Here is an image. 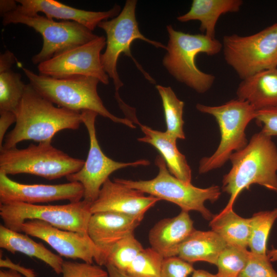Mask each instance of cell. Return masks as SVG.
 Segmentation results:
<instances>
[{
  "instance_id": "b9f144b4",
  "label": "cell",
  "mask_w": 277,
  "mask_h": 277,
  "mask_svg": "<svg viewBox=\"0 0 277 277\" xmlns=\"http://www.w3.org/2000/svg\"><path fill=\"white\" fill-rule=\"evenodd\" d=\"M267 255L271 262H277V249H273L268 251Z\"/></svg>"
},
{
  "instance_id": "ac0fdd59",
  "label": "cell",
  "mask_w": 277,
  "mask_h": 277,
  "mask_svg": "<svg viewBox=\"0 0 277 277\" xmlns=\"http://www.w3.org/2000/svg\"><path fill=\"white\" fill-rule=\"evenodd\" d=\"M141 222L136 217L117 212H96L89 219L87 234L102 252L133 233Z\"/></svg>"
},
{
  "instance_id": "3957f363",
  "label": "cell",
  "mask_w": 277,
  "mask_h": 277,
  "mask_svg": "<svg viewBox=\"0 0 277 277\" xmlns=\"http://www.w3.org/2000/svg\"><path fill=\"white\" fill-rule=\"evenodd\" d=\"M169 40L163 65L177 81L199 93L208 91L215 77L196 66L195 58L201 53L213 56L223 49L222 43L205 34H191L166 27Z\"/></svg>"
},
{
  "instance_id": "836d02e7",
  "label": "cell",
  "mask_w": 277,
  "mask_h": 277,
  "mask_svg": "<svg viewBox=\"0 0 277 277\" xmlns=\"http://www.w3.org/2000/svg\"><path fill=\"white\" fill-rule=\"evenodd\" d=\"M194 269L192 263L177 256L164 258L160 277H187Z\"/></svg>"
},
{
  "instance_id": "9a60e30c",
  "label": "cell",
  "mask_w": 277,
  "mask_h": 277,
  "mask_svg": "<svg viewBox=\"0 0 277 277\" xmlns=\"http://www.w3.org/2000/svg\"><path fill=\"white\" fill-rule=\"evenodd\" d=\"M84 188L77 182L55 184H25L0 173V204L22 202L31 204L68 200L78 202L83 198Z\"/></svg>"
},
{
  "instance_id": "8d00e7d4",
  "label": "cell",
  "mask_w": 277,
  "mask_h": 277,
  "mask_svg": "<svg viewBox=\"0 0 277 277\" xmlns=\"http://www.w3.org/2000/svg\"><path fill=\"white\" fill-rule=\"evenodd\" d=\"M15 114L10 111H0V148L8 128L13 123H16Z\"/></svg>"
},
{
  "instance_id": "8992f818",
  "label": "cell",
  "mask_w": 277,
  "mask_h": 277,
  "mask_svg": "<svg viewBox=\"0 0 277 277\" xmlns=\"http://www.w3.org/2000/svg\"><path fill=\"white\" fill-rule=\"evenodd\" d=\"M85 162L54 147L52 141L0 150V173L7 175L27 173L53 180L77 172Z\"/></svg>"
},
{
  "instance_id": "d4e9b609",
  "label": "cell",
  "mask_w": 277,
  "mask_h": 277,
  "mask_svg": "<svg viewBox=\"0 0 277 277\" xmlns=\"http://www.w3.org/2000/svg\"><path fill=\"white\" fill-rule=\"evenodd\" d=\"M16 59L9 50L0 55V111L12 112L17 109L27 84L21 74L11 69Z\"/></svg>"
},
{
  "instance_id": "74e56055",
  "label": "cell",
  "mask_w": 277,
  "mask_h": 277,
  "mask_svg": "<svg viewBox=\"0 0 277 277\" xmlns=\"http://www.w3.org/2000/svg\"><path fill=\"white\" fill-rule=\"evenodd\" d=\"M16 3V1L13 0H1V15L2 16L4 14L15 10L18 6Z\"/></svg>"
},
{
  "instance_id": "1f68e13d",
  "label": "cell",
  "mask_w": 277,
  "mask_h": 277,
  "mask_svg": "<svg viewBox=\"0 0 277 277\" xmlns=\"http://www.w3.org/2000/svg\"><path fill=\"white\" fill-rule=\"evenodd\" d=\"M267 254L250 252L248 261L238 277H277Z\"/></svg>"
},
{
  "instance_id": "f35d334b",
  "label": "cell",
  "mask_w": 277,
  "mask_h": 277,
  "mask_svg": "<svg viewBox=\"0 0 277 277\" xmlns=\"http://www.w3.org/2000/svg\"><path fill=\"white\" fill-rule=\"evenodd\" d=\"M109 277H132L125 272L119 270L111 265L105 266Z\"/></svg>"
},
{
  "instance_id": "ffe728a7",
  "label": "cell",
  "mask_w": 277,
  "mask_h": 277,
  "mask_svg": "<svg viewBox=\"0 0 277 277\" xmlns=\"http://www.w3.org/2000/svg\"><path fill=\"white\" fill-rule=\"evenodd\" d=\"M237 98L260 110L277 106V68L256 73L239 84Z\"/></svg>"
},
{
  "instance_id": "ba28073f",
  "label": "cell",
  "mask_w": 277,
  "mask_h": 277,
  "mask_svg": "<svg viewBox=\"0 0 277 277\" xmlns=\"http://www.w3.org/2000/svg\"><path fill=\"white\" fill-rule=\"evenodd\" d=\"M224 60L242 80L260 71L277 68V22L247 36L225 35Z\"/></svg>"
},
{
  "instance_id": "d6a6232c",
  "label": "cell",
  "mask_w": 277,
  "mask_h": 277,
  "mask_svg": "<svg viewBox=\"0 0 277 277\" xmlns=\"http://www.w3.org/2000/svg\"><path fill=\"white\" fill-rule=\"evenodd\" d=\"M62 277H109L107 270L98 265L64 261Z\"/></svg>"
},
{
  "instance_id": "277c9868",
  "label": "cell",
  "mask_w": 277,
  "mask_h": 277,
  "mask_svg": "<svg viewBox=\"0 0 277 277\" xmlns=\"http://www.w3.org/2000/svg\"><path fill=\"white\" fill-rule=\"evenodd\" d=\"M23 70L29 84L57 107L80 112L92 111L113 122L135 128L131 121L114 115L105 107L97 92L100 82L97 78L85 76L56 78L36 74L26 68Z\"/></svg>"
},
{
  "instance_id": "7a4b0ae2",
  "label": "cell",
  "mask_w": 277,
  "mask_h": 277,
  "mask_svg": "<svg viewBox=\"0 0 277 277\" xmlns=\"http://www.w3.org/2000/svg\"><path fill=\"white\" fill-rule=\"evenodd\" d=\"M229 160L231 168L222 181V191L229 195L224 209H233L239 194L253 184L277 192V147L271 137L261 131L254 134Z\"/></svg>"
},
{
  "instance_id": "ab89813d",
  "label": "cell",
  "mask_w": 277,
  "mask_h": 277,
  "mask_svg": "<svg viewBox=\"0 0 277 277\" xmlns=\"http://www.w3.org/2000/svg\"><path fill=\"white\" fill-rule=\"evenodd\" d=\"M0 277H25L16 271L12 269L5 270L1 269L0 270Z\"/></svg>"
},
{
  "instance_id": "30bf717a",
  "label": "cell",
  "mask_w": 277,
  "mask_h": 277,
  "mask_svg": "<svg viewBox=\"0 0 277 277\" xmlns=\"http://www.w3.org/2000/svg\"><path fill=\"white\" fill-rule=\"evenodd\" d=\"M3 25L22 24L33 28L43 37L41 51L31 58L34 65L86 44L98 36L83 25L73 21L56 22L39 14H28L17 9L2 16Z\"/></svg>"
},
{
  "instance_id": "cb8c5ba5",
  "label": "cell",
  "mask_w": 277,
  "mask_h": 277,
  "mask_svg": "<svg viewBox=\"0 0 277 277\" xmlns=\"http://www.w3.org/2000/svg\"><path fill=\"white\" fill-rule=\"evenodd\" d=\"M227 245L214 231L195 229L179 246L177 256L192 264L203 261L216 265L220 253Z\"/></svg>"
},
{
  "instance_id": "2e32d148",
  "label": "cell",
  "mask_w": 277,
  "mask_h": 277,
  "mask_svg": "<svg viewBox=\"0 0 277 277\" xmlns=\"http://www.w3.org/2000/svg\"><path fill=\"white\" fill-rule=\"evenodd\" d=\"M160 201L156 197L145 196L140 190L109 178L103 184L97 199L92 203L90 210L92 213L117 212L142 221L145 213Z\"/></svg>"
},
{
  "instance_id": "83f0119b",
  "label": "cell",
  "mask_w": 277,
  "mask_h": 277,
  "mask_svg": "<svg viewBox=\"0 0 277 277\" xmlns=\"http://www.w3.org/2000/svg\"><path fill=\"white\" fill-rule=\"evenodd\" d=\"M155 87L162 101L167 127L165 132L176 140L185 139L183 119L184 102L177 98L170 87L157 85Z\"/></svg>"
},
{
  "instance_id": "4fadbf2b",
  "label": "cell",
  "mask_w": 277,
  "mask_h": 277,
  "mask_svg": "<svg viewBox=\"0 0 277 277\" xmlns=\"http://www.w3.org/2000/svg\"><path fill=\"white\" fill-rule=\"evenodd\" d=\"M106 38L95 39L61 53L37 65L39 74L56 78L85 76L97 78L105 85L109 76L102 64L101 51L106 46Z\"/></svg>"
},
{
  "instance_id": "f546056e",
  "label": "cell",
  "mask_w": 277,
  "mask_h": 277,
  "mask_svg": "<svg viewBox=\"0 0 277 277\" xmlns=\"http://www.w3.org/2000/svg\"><path fill=\"white\" fill-rule=\"evenodd\" d=\"M247 248L227 245L220 253L216 265L218 277H238L248 261Z\"/></svg>"
},
{
  "instance_id": "e575fe53",
  "label": "cell",
  "mask_w": 277,
  "mask_h": 277,
  "mask_svg": "<svg viewBox=\"0 0 277 277\" xmlns=\"http://www.w3.org/2000/svg\"><path fill=\"white\" fill-rule=\"evenodd\" d=\"M256 124L262 126L261 131L264 134L272 137L277 136V106L256 111Z\"/></svg>"
},
{
  "instance_id": "f1b7e54d",
  "label": "cell",
  "mask_w": 277,
  "mask_h": 277,
  "mask_svg": "<svg viewBox=\"0 0 277 277\" xmlns=\"http://www.w3.org/2000/svg\"><path fill=\"white\" fill-rule=\"evenodd\" d=\"M250 219L248 247L250 252L256 254H267V240L272 227L277 219V208L255 213Z\"/></svg>"
},
{
  "instance_id": "d590c367",
  "label": "cell",
  "mask_w": 277,
  "mask_h": 277,
  "mask_svg": "<svg viewBox=\"0 0 277 277\" xmlns=\"http://www.w3.org/2000/svg\"><path fill=\"white\" fill-rule=\"evenodd\" d=\"M0 267L14 270L25 277H37L33 269L25 267L19 264H16L7 256L5 258L1 257Z\"/></svg>"
},
{
  "instance_id": "44dd1931",
  "label": "cell",
  "mask_w": 277,
  "mask_h": 277,
  "mask_svg": "<svg viewBox=\"0 0 277 277\" xmlns=\"http://www.w3.org/2000/svg\"><path fill=\"white\" fill-rule=\"evenodd\" d=\"M134 123L140 126L145 134L137 140L151 145L159 151L172 175L183 182L191 183V170L185 156L177 148L176 140L168 135L165 131L153 130L142 125L137 120Z\"/></svg>"
},
{
  "instance_id": "6da1fadb",
  "label": "cell",
  "mask_w": 277,
  "mask_h": 277,
  "mask_svg": "<svg viewBox=\"0 0 277 277\" xmlns=\"http://www.w3.org/2000/svg\"><path fill=\"white\" fill-rule=\"evenodd\" d=\"M15 114V125L5 136L0 150L16 147L25 140L52 141L58 132L78 129L83 123L81 112L56 107L30 84L26 85Z\"/></svg>"
},
{
  "instance_id": "5bb4252c",
  "label": "cell",
  "mask_w": 277,
  "mask_h": 277,
  "mask_svg": "<svg viewBox=\"0 0 277 277\" xmlns=\"http://www.w3.org/2000/svg\"><path fill=\"white\" fill-rule=\"evenodd\" d=\"M20 232L38 238L49 245L60 255L93 264L101 251L87 233L65 230L37 220H28L20 226Z\"/></svg>"
},
{
  "instance_id": "5b68a950",
  "label": "cell",
  "mask_w": 277,
  "mask_h": 277,
  "mask_svg": "<svg viewBox=\"0 0 277 277\" xmlns=\"http://www.w3.org/2000/svg\"><path fill=\"white\" fill-rule=\"evenodd\" d=\"M196 108L215 118L221 134L219 145L214 152L200 161L199 172L203 174L222 167L233 152L247 145L246 129L255 119L256 110L248 102L238 98L219 106L197 104Z\"/></svg>"
},
{
  "instance_id": "52a82bcc",
  "label": "cell",
  "mask_w": 277,
  "mask_h": 277,
  "mask_svg": "<svg viewBox=\"0 0 277 277\" xmlns=\"http://www.w3.org/2000/svg\"><path fill=\"white\" fill-rule=\"evenodd\" d=\"M154 163L159 169V172L156 177L151 180H114L161 200L175 204L182 211H197L205 219L210 221L213 215L204 204L207 201L211 203L216 201L221 194L220 188L214 185L201 188L193 186L191 183H186L178 179L170 173L165 160L160 155L156 157Z\"/></svg>"
},
{
  "instance_id": "4316f807",
  "label": "cell",
  "mask_w": 277,
  "mask_h": 277,
  "mask_svg": "<svg viewBox=\"0 0 277 277\" xmlns=\"http://www.w3.org/2000/svg\"><path fill=\"white\" fill-rule=\"evenodd\" d=\"M143 249L141 244L132 233L101 252L96 263L101 266L111 265L126 272L130 264Z\"/></svg>"
},
{
  "instance_id": "60d3db41",
  "label": "cell",
  "mask_w": 277,
  "mask_h": 277,
  "mask_svg": "<svg viewBox=\"0 0 277 277\" xmlns=\"http://www.w3.org/2000/svg\"><path fill=\"white\" fill-rule=\"evenodd\" d=\"M192 277H218L216 274H213L204 270H194Z\"/></svg>"
},
{
  "instance_id": "9c48e42d",
  "label": "cell",
  "mask_w": 277,
  "mask_h": 277,
  "mask_svg": "<svg viewBox=\"0 0 277 277\" xmlns=\"http://www.w3.org/2000/svg\"><path fill=\"white\" fill-rule=\"evenodd\" d=\"M136 4V0L126 1L117 16L103 21L98 25L106 34V49L101 56L102 64L106 73L113 81L115 92H118L119 89L123 85L117 70L118 59L123 53L133 60L147 80L152 83H155L132 55L130 46L134 41L141 39L156 48L167 49L161 43L151 40L141 32L135 16Z\"/></svg>"
},
{
  "instance_id": "8fae6325",
  "label": "cell",
  "mask_w": 277,
  "mask_h": 277,
  "mask_svg": "<svg viewBox=\"0 0 277 277\" xmlns=\"http://www.w3.org/2000/svg\"><path fill=\"white\" fill-rule=\"evenodd\" d=\"M91 204L84 200L55 205L13 202L0 204V216L5 227L19 232L25 222L37 220L63 230L87 233Z\"/></svg>"
},
{
  "instance_id": "d6986e66",
  "label": "cell",
  "mask_w": 277,
  "mask_h": 277,
  "mask_svg": "<svg viewBox=\"0 0 277 277\" xmlns=\"http://www.w3.org/2000/svg\"><path fill=\"white\" fill-rule=\"evenodd\" d=\"M195 230L188 212L182 210L177 215L161 220L153 226L149 233V243L164 258L177 256L179 246Z\"/></svg>"
},
{
  "instance_id": "7402d4cb",
  "label": "cell",
  "mask_w": 277,
  "mask_h": 277,
  "mask_svg": "<svg viewBox=\"0 0 277 277\" xmlns=\"http://www.w3.org/2000/svg\"><path fill=\"white\" fill-rule=\"evenodd\" d=\"M30 235L11 230L0 225V247L12 254L20 252L35 258L49 266L57 274L62 273L64 260L46 248L42 243H37Z\"/></svg>"
},
{
  "instance_id": "603a6c76",
  "label": "cell",
  "mask_w": 277,
  "mask_h": 277,
  "mask_svg": "<svg viewBox=\"0 0 277 277\" xmlns=\"http://www.w3.org/2000/svg\"><path fill=\"white\" fill-rule=\"evenodd\" d=\"M243 4L242 0H193L189 10L177 19L183 23L199 21L200 31L215 38V26L220 17L227 13L238 12Z\"/></svg>"
},
{
  "instance_id": "484cf974",
  "label": "cell",
  "mask_w": 277,
  "mask_h": 277,
  "mask_svg": "<svg viewBox=\"0 0 277 277\" xmlns=\"http://www.w3.org/2000/svg\"><path fill=\"white\" fill-rule=\"evenodd\" d=\"M211 230L217 233L228 245L244 248L248 247L250 219L237 214L233 209H223L210 221Z\"/></svg>"
},
{
  "instance_id": "4dcf8cb0",
  "label": "cell",
  "mask_w": 277,
  "mask_h": 277,
  "mask_svg": "<svg viewBox=\"0 0 277 277\" xmlns=\"http://www.w3.org/2000/svg\"><path fill=\"white\" fill-rule=\"evenodd\" d=\"M164 258L152 248L142 250L126 273L132 277H160Z\"/></svg>"
},
{
  "instance_id": "e0dca14e",
  "label": "cell",
  "mask_w": 277,
  "mask_h": 277,
  "mask_svg": "<svg viewBox=\"0 0 277 277\" xmlns=\"http://www.w3.org/2000/svg\"><path fill=\"white\" fill-rule=\"evenodd\" d=\"M17 9L28 14L43 13L50 19H60L79 23L91 31L98 24L113 18L120 13L121 7L115 5L105 11H92L77 9L53 0H17Z\"/></svg>"
},
{
  "instance_id": "7c38bea8",
  "label": "cell",
  "mask_w": 277,
  "mask_h": 277,
  "mask_svg": "<svg viewBox=\"0 0 277 277\" xmlns=\"http://www.w3.org/2000/svg\"><path fill=\"white\" fill-rule=\"evenodd\" d=\"M81 113L83 123L88 132L90 148L83 167L66 177L69 182L81 183L84 188L83 200L92 203L97 199L103 184L112 173L129 166H147L150 162L143 159L123 163L107 157L102 151L96 135L95 122L98 114L90 110H84Z\"/></svg>"
}]
</instances>
